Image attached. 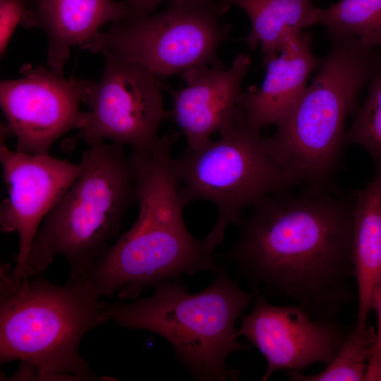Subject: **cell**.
Instances as JSON below:
<instances>
[{
	"label": "cell",
	"mask_w": 381,
	"mask_h": 381,
	"mask_svg": "<svg viewBox=\"0 0 381 381\" xmlns=\"http://www.w3.org/2000/svg\"><path fill=\"white\" fill-rule=\"evenodd\" d=\"M286 192L250 207L222 256L256 294L335 320L353 297V202L320 191L298 197Z\"/></svg>",
	"instance_id": "obj_1"
},
{
	"label": "cell",
	"mask_w": 381,
	"mask_h": 381,
	"mask_svg": "<svg viewBox=\"0 0 381 381\" xmlns=\"http://www.w3.org/2000/svg\"><path fill=\"white\" fill-rule=\"evenodd\" d=\"M179 135L170 130L147 149H131L139 212L132 227L107 248L85 277L101 298L138 299L143 290L162 282L222 268L184 221L186 206L171 157Z\"/></svg>",
	"instance_id": "obj_2"
},
{
	"label": "cell",
	"mask_w": 381,
	"mask_h": 381,
	"mask_svg": "<svg viewBox=\"0 0 381 381\" xmlns=\"http://www.w3.org/2000/svg\"><path fill=\"white\" fill-rule=\"evenodd\" d=\"M104 301L85 278L57 285L42 275L14 277L0 267V361H20L13 378L99 380L79 352L90 329L107 322Z\"/></svg>",
	"instance_id": "obj_3"
},
{
	"label": "cell",
	"mask_w": 381,
	"mask_h": 381,
	"mask_svg": "<svg viewBox=\"0 0 381 381\" xmlns=\"http://www.w3.org/2000/svg\"><path fill=\"white\" fill-rule=\"evenodd\" d=\"M203 290L189 293L179 281L155 285L154 294L129 303L104 302L107 321L157 334L172 346L176 359L197 381H231L238 372L228 357L250 346L238 340L235 324L255 298L222 268Z\"/></svg>",
	"instance_id": "obj_4"
},
{
	"label": "cell",
	"mask_w": 381,
	"mask_h": 381,
	"mask_svg": "<svg viewBox=\"0 0 381 381\" xmlns=\"http://www.w3.org/2000/svg\"><path fill=\"white\" fill-rule=\"evenodd\" d=\"M330 48L311 85L265 138L273 158L299 181L320 188L332 174L344 143V123L381 55L354 37L328 35Z\"/></svg>",
	"instance_id": "obj_5"
},
{
	"label": "cell",
	"mask_w": 381,
	"mask_h": 381,
	"mask_svg": "<svg viewBox=\"0 0 381 381\" xmlns=\"http://www.w3.org/2000/svg\"><path fill=\"white\" fill-rule=\"evenodd\" d=\"M123 146L88 143L83 171L44 219L32 242L30 277L42 275L56 256L71 276L85 278L116 236L128 207L136 202L135 178Z\"/></svg>",
	"instance_id": "obj_6"
},
{
	"label": "cell",
	"mask_w": 381,
	"mask_h": 381,
	"mask_svg": "<svg viewBox=\"0 0 381 381\" xmlns=\"http://www.w3.org/2000/svg\"><path fill=\"white\" fill-rule=\"evenodd\" d=\"M196 149L173 158V169L185 206L212 202L217 212L212 229L202 240L212 254L226 229L238 224L243 212L264 198L286 192L299 181L269 152L260 129L251 126L240 107L234 121Z\"/></svg>",
	"instance_id": "obj_7"
},
{
	"label": "cell",
	"mask_w": 381,
	"mask_h": 381,
	"mask_svg": "<svg viewBox=\"0 0 381 381\" xmlns=\"http://www.w3.org/2000/svg\"><path fill=\"white\" fill-rule=\"evenodd\" d=\"M229 9L222 3L169 2L155 13L116 22L80 47L114 54L159 78L200 65L224 68L219 50L231 38V26L220 18Z\"/></svg>",
	"instance_id": "obj_8"
},
{
	"label": "cell",
	"mask_w": 381,
	"mask_h": 381,
	"mask_svg": "<svg viewBox=\"0 0 381 381\" xmlns=\"http://www.w3.org/2000/svg\"><path fill=\"white\" fill-rule=\"evenodd\" d=\"M102 54V75L92 81L85 102L89 111L78 135L64 141V148L80 140L88 144L105 140L132 150L152 147L159 138V126L171 114L164 106L161 80L137 64Z\"/></svg>",
	"instance_id": "obj_9"
},
{
	"label": "cell",
	"mask_w": 381,
	"mask_h": 381,
	"mask_svg": "<svg viewBox=\"0 0 381 381\" xmlns=\"http://www.w3.org/2000/svg\"><path fill=\"white\" fill-rule=\"evenodd\" d=\"M18 78L1 81L0 104L5 125L17 140V150L49 154L61 135L84 122L85 103L92 81L65 78L49 68L25 65Z\"/></svg>",
	"instance_id": "obj_10"
},
{
	"label": "cell",
	"mask_w": 381,
	"mask_h": 381,
	"mask_svg": "<svg viewBox=\"0 0 381 381\" xmlns=\"http://www.w3.org/2000/svg\"><path fill=\"white\" fill-rule=\"evenodd\" d=\"M4 122L0 128V161L8 191L0 207L3 233L17 232L19 250L12 270L18 279L30 277L29 258L32 242L44 219L83 171L80 163L59 159L49 154L11 150Z\"/></svg>",
	"instance_id": "obj_11"
},
{
	"label": "cell",
	"mask_w": 381,
	"mask_h": 381,
	"mask_svg": "<svg viewBox=\"0 0 381 381\" xmlns=\"http://www.w3.org/2000/svg\"><path fill=\"white\" fill-rule=\"evenodd\" d=\"M351 327L314 318L299 305L274 306L257 294L252 311L241 315L237 332L265 358L267 368L261 379L265 381L278 370L299 371L318 362L327 365Z\"/></svg>",
	"instance_id": "obj_12"
},
{
	"label": "cell",
	"mask_w": 381,
	"mask_h": 381,
	"mask_svg": "<svg viewBox=\"0 0 381 381\" xmlns=\"http://www.w3.org/2000/svg\"><path fill=\"white\" fill-rule=\"evenodd\" d=\"M251 60L239 53L229 68L194 66L181 76L186 85L179 90L160 81L171 98L170 118L186 140V149H196L231 123L238 115L241 85Z\"/></svg>",
	"instance_id": "obj_13"
},
{
	"label": "cell",
	"mask_w": 381,
	"mask_h": 381,
	"mask_svg": "<svg viewBox=\"0 0 381 381\" xmlns=\"http://www.w3.org/2000/svg\"><path fill=\"white\" fill-rule=\"evenodd\" d=\"M29 6L20 23L45 32L47 66L61 75L73 46H82L105 23L129 15L126 6L115 0H29Z\"/></svg>",
	"instance_id": "obj_14"
},
{
	"label": "cell",
	"mask_w": 381,
	"mask_h": 381,
	"mask_svg": "<svg viewBox=\"0 0 381 381\" xmlns=\"http://www.w3.org/2000/svg\"><path fill=\"white\" fill-rule=\"evenodd\" d=\"M312 42L310 32L287 42L280 55L263 66L266 75L261 87L242 92L239 107L251 126H277L301 98L310 75L323 59L314 55Z\"/></svg>",
	"instance_id": "obj_15"
},
{
	"label": "cell",
	"mask_w": 381,
	"mask_h": 381,
	"mask_svg": "<svg viewBox=\"0 0 381 381\" xmlns=\"http://www.w3.org/2000/svg\"><path fill=\"white\" fill-rule=\"evenodd\" d=\"M351 262L358 296L355 325L365 327L381 293V176L377 174L353 202Z\"/></svg>",
	"instance_id": "obj_16"
},
{
	"label": "cell",
	"mask_w": 381,
	"mask_h": 381,
	"mask_svg": "<svg viewBox=\"0 0 381 381\" xmlns=\"http://www.w3.org/2000/svg\"><path fill=\"white\" fill-rule=\"evenodd\" d=\"M248 15L251 29L243 39L250 49L260 45L262 64L277 57L287 42L317 23L313 0H225Z\"/></svg>",
	"instance_id": "obj_17"
},
{
	"label": "cell",
	"mask_w": 381,
	"mask_h": 381,
	"mask_svg": "<svg viewBox=\"0 0 381 381\" xmlns=\"http://www.w3.org/2000/svg\"><path fill=\"white\" fill-rule=\"evenodd\" d=\"M317 23L328 35L351 36L369 47H381V0H340L320 8Z\"/></svg>",
	"instance_id": "obj_18"
},
{
	"label": "cell",
	"mask_w": 381,
	"mask_h": 381,
	"mask_svg": "<svg viewBox=\"0 0 381 381\" xmlns=\"http://www.w3.org/2000/svg\"><path fill=\"white\" fill-rule=\"evenodd\" d=\"M375 340L376 332L373 327H358L354 325L325 370L310 375H304L299 371H289V378L296 381L365 380Z\"/></svg>",
	"instance_id": "obj_19"
},
{
	"label": "cell",
	"mask_w": 381,
	"mask_h": 381,
	"mask_svg": "<svg viewBox=\"0 0 381 381\" xmlns=\"http://www.w3.org/2000/svg\"><path fill=\"white\" fill-rule=\"evenodd\" d=\"M344 143L365 148L373 159L376 174L381 176V65L370 82L364 103L345 132Z\"/></svg>",
	"instance_id": "obj_20"
},
{
	"label": "cell",
	"mask_w": 381,
	"mask_h": 381,
	"mask_svg": "<svg viewBox=\"0 0 381 381\" xmlns=\"http://www.w3.org/2000/svg\"><path fill=\"white\" fill-rule=\"evenodd\" d=\"M29 6V0H0V54L3 56L17 25Z\"/></svg>",
	"instance_id": "obj_21"
},
{
	"label": "cell",
	"mask_w": 381,
	"mask_h": 381,
	"mask_svg": "<svg viewBox=\"0 0 381 381\" xmlns=\"http://www.w3.org/2000/svg\"><path fill=\"white\" fill-rule=\"evenodd\" d=\"M129 11L128 17H135L153 13L163 3L190 1L198 3H223L229 7L225 0H120Z\"/></svg>",
	"instance_id": "obj_22"
},
{
	"label": "cell",
	"mask_w": 381,
	"mask_h": 381,
	"mask_svg": "<svg viewBox=\"0 0 381 381\" xmlns=\"http://www.w3.org/2000/svg\"><path fill=\"white\" fill-rule=\"evenodd\" d=\"M373 310H375L377 313V331L376 332L375 344L371 356L381 357V293L374 298Z\"/></svg>",
	"instance_id": "obj_23"
},
{
	"label": "cell",
	"mask_w": 381,
	"mask_h": 381,
	"mask_svg": "<svg viewBox=\"0 0 381 381\" xmlns=\"http://www.w3.org/2000/svg\"><path fill=\"white\" fill-rule=\"evenodd\" d=\"M365 380L381 381V357L370 358Z\"/></svg>",
	"instance_id": "obj_24"
}]
</instances>
